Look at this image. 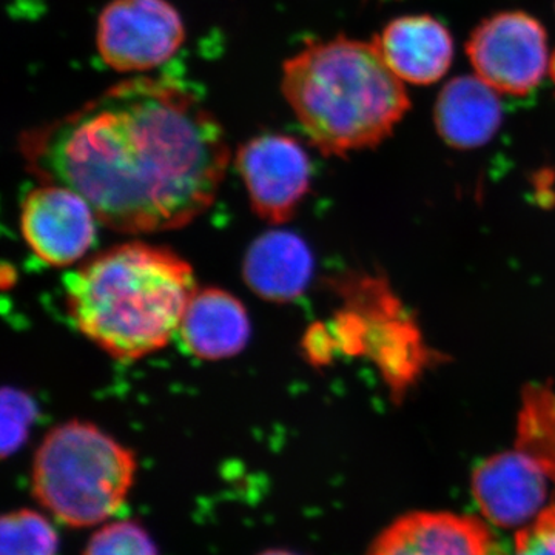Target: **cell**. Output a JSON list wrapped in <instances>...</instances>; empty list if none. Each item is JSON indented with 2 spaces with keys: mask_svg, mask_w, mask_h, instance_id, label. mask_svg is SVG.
I'll return each mask as SVG.
<instances>
[{
  "mask_svg": "<svg viewBox=\"0 0 555 555\" xmlns=\"http://www.w3.org/2000/svg\"><path fill=\"white\" fill-rule=\"evenodd\" d=\"M494 555H555V505H547L531 524L518 529L513 550L496 543Z\"/></svg>",
  "mask_w": 555,
  "mask_h": 555,
  "instance_id": "cell-20",
  "label": "cell"
},
{
  "mask_svg": "<svg viewBox=\"0 0 555 555\" xmlns=\"http://www.w3.org/2000/svg\"><path fill=\"white\" fill-rule=\"evenodd\" d=\"M192 266L142 241L89 259L65 283L69 320L115 360L138 361L169 345L195 294Z\"/></svg>",
  "mask_w": 555,
  "mask_h": 555,
  "instance_id": "cell-2",
  "label": "cell"
},
{
  "mask_svg": "<svg viewBox=\"0 0 555 555\" xmlns=\"http://www.w3.org/2000/svg\"><path fill=\"white\" fill-rule=\"evenodd\" d=\"M137 456L93 423H64L43 438L31 469L40 505L72 528L115 516L137 476Z\"/></svg>",
  "mask_w": 555,
  "mask_h": 555,
  "instance_id": "cell-4",
  "label": "cell"
},
{
  "mask_svg": "<svg viewBox=\"0 0 555 555\" xmlns=\"http://www.w3.org/2000/svg\"><path fill=\"white\" fill-rule=\"evenodd\" d=\"M236 169L255 214L273 224L294 218L312 182L308 152L287 134L248 139L236 153Z\"/></svg>",
  "mask_w": 555,
  "mask_h": 555,
  "instance_id": "cell-8",
  "label": "cell"
},
{
  "mask_svg": "<svg viewBox=\"0 0 555 555\" xmlns=\"http://www.w3.org/2000/svg\"><path fill=\"white\" fill-rule=\"evenodd\" d=\"M83 555H159L152 537L137 521L102 526L87 543Z\"/></svg>",
  "mask_w": 555,
  "mask_h": 555,
  "instance_id": "cell-18",
  "label": "cell"
},
{
  "mask_svg": "<svg viewBox=\"0 0 555 555\" xmlns=\"http://www.w3.org/2000/svg\"><path fill=\"white\" fill-rule=\"evenodd\" d=\"M96 215L75 190L40 182L21 208V230L33 254L54 268L79 261L96 236Z\"/></svg>",
  "mask_w": 555,
  "mask_h": 555,
  "instance_id": "cell-9",
  "label": "cell"
},
{
  "mask_svg": "<svg viewBox=\"0 0 555 555\" xmlns=\"http://www.w3.org/2000/svg\"><path fill=\"white\" fill-rule=\"evenodd\" d=\"M60 537L42 514L17 509L0 525V555H57Z\"/></svg>",
  "mask_w": 555,
  "mask_h": 555,
  "instance_id": "cell-17",
  "label": "cell"
},
{
  "mask_svg": "<svg viewBox=\"0 0 555 555\" xmlns=\"http://www.w3.org/2000/svg\"><path fill=\"white\" fill-rule=\"evenodd\" d=\"M283 94L310 141L326 156L374 149L411 108L403 80L372 42H310L283 64Z\"/></svg>",
  "mask_w": 555,
  "mask_h": 555,
  "instance_id": "cell-3",
  "label": "cell"
},
{
  "mask_svg": "<svg viewBox=\"0 0 555 555\" xmlns=\"http://www.w3.org/2000/svg\"><path fill=\"white\" fill-rule=\"evenodd\" d=\"M33 177L75 190L120 233L185 228L217 198L230 160L221 124L178 80L130 78L20 138Z\"/></svg>",
  "mask_w": 555,
  "mask_h": 555,
  "instance_id": "cell-1",
  "label": "cell"
},
{
  "mask_svg": "<svg viewBox=\"0 0 555 555\" xmlns=\"http://www.w3.org/2000/svg\"><path fill=\"white\" fill-rule=\"evenodd\" d=\"M335 287L343 299L328 328L335 350L371 360L400 401L434 361L418 323L383 278L347 276Z\"/></svg>",
  "mask_w": 555,
  "mask_h": 555,
  "instance_id": "cell-5",
  "label": "cell"
},
{
  "mask_svg": "<svg viewBox=\"0 0 555 555\" xmlns=\"http://www.w3.org/2000/svg\"><path fill=\"white\" fill-rule=\"evenodd\" d=\"M313 273L308 244L292 232L264 233L248 247L243 275L258 297L291 302L305 294Z\"/></svg>",
  "mask_w": 555,
  "mask_h": 555,
  "instance_id": "cell-14",
  "label": "cell"
},
{
  "mask_svg": "<svg viewBox=\"0 0 555 555\" xmlns=\"http://www.w3.org/2000/svg\"><path fill=\"white\" fill-rule=\"evenodd\" d=\"M374 43L398 78L418 86L437 82L454 56L451 33L430 16L398 17Z\"/></svg>",
  "mask_w": 555,
  "mask_h": 555,
  "instance_id": "cell-13",
  "label": "cell"
},
{
  "mask_svg": "<svg viewBox=\"0 0 555 555\" xmlns=\"http://www.w3.org/2000/svg\"><path fill=\"white\" fill-rule=\"evenodd\" d=\"M547 72H550L551 79L555 82V51L551 56L550 64H547Z\"/></svg>",
  "mask_w": 555,
  "mask_h": 555,
  "instance_id": "cell-22",
  "label": "cell"
},
{
  "mask_svg": "<svg viewBox=\"0 0 555 555\" xmlns=\"http://www.w3.org/2000/svg\"><path fill=\"white\" fill-rule=\"evenodd\" d=\"M250 331L243 302L228 291L207 287L190 298L178 334L190 356L219 361L243 352Z\"/></svg>",
  "mask_w": 555,
  "mask_h": 555,
  "instance_id": "cell-12",
  "label": "cell"
},
{
  "mask_svg": "<svg viewBox=\"0 0 555 555\" xmlns=\"http://www.w3.org/2000/svg\"><path fill=\"white\" fill-rule=\"evenodd\" d=\"M516 448L531 456L555 485V396L545 386L531 385L521 396Z\"/></svg>",
  "mask_w": 555,
  "mask_h": 555,
  "instance_id": "cell-16",
  "label": "cell"
},
{
  "mask_svg": "<svg viewBox=\"0 0 555 555\" xmlns=\"http://www.w3.org/2000/svg\"><path fill=\"white\" fill-rule=\"evenodd\" d=\"M259 555H298V554L291 553V551H284V550H269V551H266V553H262Z\"/></svg>",
  "mask_w": 555,
  "mask_h": 555,
  "instance_id": "cell-21",
  "label": "cell"
},
{
  "mask_svg": "<svg viewBox=\"0 0 555 555\" xmlns=\"http://www.w3.org/2000/svg\"><path fill=\"white\" fill-rule=\"evenodd\" d=\"M550 478L534 460L518 448L478 463L470 491L478 509L499 528H524L543 509Z\"/></svg>",
  "mask_w": 555,
  "mask_h": 555,
  "instance_id": "cell-10",
  "label": "cell"
},
{
  "mask_svg": "<svg viewBox=\"0 0 555 555\" xmlns=\"http://www.w3.org/2000/svg\"><path fill=\"white\" fill-rule=\"evenodd\" d=\"M35 401L27 393L5 387L2 392V455L22 447L36 418Z\"/></svg>",
  "mask_w": 555,
  "mask_h": 555,
  "instance_id": "cell-19",
  "label": "cell"
},
{
  "mask_svg": "<svg viewBox=\"0 0 555 555\" xmlns=\"http://www.w3.org/2000/svg\"><path fill=\"white\" fill-rule=\"evenodd\" d=\"M438 134L451 147L478 149L502 124L496 90L478 76H460L441 90L434 112Z\"/></svg>",
  "mask_w": 555,
  "mask_h": 555,
  "instance_id": "cell-15",
  "label": "cell"
},
{
  "mask_svg": "<svg viewBox=\"0 0 555 555\" xmlns=\"http://www.w3.org/2000/svg\"><path fill=\"white\" fill-rule=\"evenodd\" d=\"M466 51L478 78L514 96L531 93L550 64L545 28L521 11L489 17L470 35Z\"/></svg>",
  "mask_w": 555,
  "mask_h": 555,
  "instance_id": "cell-7",
  "label": "cell"
},
{
  "mask_svg": "<svg viewBox=\"0 0 555 555\" xmlns=\"http://www.w3.org/2000/svg\"><path fill=\"white\" fill-rule=\"evenodd\" d=\"M495 546L494 535L476 517L415 511L387 526L366 555H494Z\"/></svg>",
  "mask_w": 555,
  "mask_h": 555,
  "instance_id": "cell-11",
  "label": "cell"
},
{
  "mask_svg": "<svg viewBox=\"0 0 555 555\" xmlns=\"http://www.w3.org/2000/svg\"><path fill=\"white\" fill-rule=\"evenodd\" d=\"M184 40V22L167 0H112L98 20V51L116 72L159 67L178 53Z\"/></svg>",
  "mask_w": 555,
  "mask_h": 555,
  "instance_id": "cell-6",
  "label": "cell"
}]
</instances>
